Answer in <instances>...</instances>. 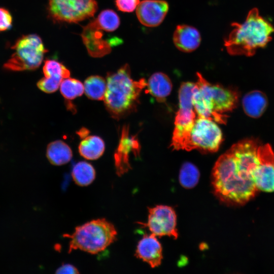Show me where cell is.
Returning <instances> with one entry per match:
<instances>
[{
    "mask_svg": "<svg viewBox=\"0 0 274 274\" xmlns=\"http://www.w3.org/2000/svg\"><path fill=\"white\" fill-rule=\"evenodd\" d=\"M237 170L229 149L220 156L213 169L215 194L227 203H245L255 196L257 190L254 182L245 178Z\"/></svg>",
    "mask_w": 274,
    "mask_h": 274,
    "instance_id": "1",
    "label": "cell"
},
{
    "mask_svg": "<svg viewBox=\"0 0 274 274\" xmlns=\"http://www.w3.org/2000/svg\"><path fill=\"white\" fill-rule=\"evenodd\" d=\"M147 85L144 79L134 81L130 67L124 64L116 72L108 73L104 98L107 110L114 119L119 120L133 112L142 89Z\"/></svg>",
    "mask_w": 274,
    "mask_h": 274,
    "instance_id": "2",
    "label": "cell"
},
{
    "mask_svg": "<svg viewBox=\"0 0 274 274\" xmlns=\"http://www.w3.org/2000/svg\"><path fill=\"white\" fill-rule=\"evenodd\" d=\"M233 29L224 40V45L231 55H253L272 39L273 26L261 16L257 8L249 11L243 23H233Z\"/></svg>",
    "mask_w": 274,
    "mask_h": 274,
    "instance_id": "3",
    "label": "cell"
},
{
    "mask_svg": "<svg viewBox=\"0 0 274 274\" xmlns=\"http://www.w3.org/2000/svg\"><path fill=\"white\" fill-rule=\"evenodd\" d=\"M197 76L192 103L197 116L225 123L226 115L223 114L235 108L238 94L231 89L209 83L199 73Z\"/></svg>",
    "mask_w": 274,
    "mask_h": 274,
    "instance_id": "4",
    "label": "cell"
},
{
    "mask_svg": "<svg viewBox=\"0 0 274 274\" xmlns=\"http://www.w3.org/2000/svg\"><path fill=\"white\" fill-rule=\"evenodd\" d=\"M117 232L114 225L105 219H98L76 227L69 238L68 252L80 250L92 254H97L116 240Z\"/></svg>",
    "mask_w": 274,
    "mask_h": 274,
    "instance_id": "5",
    "label": "cell"
},
{
    "mask_svg": "<svg viewBox=\"0 0 274 274\" xmlns=\"http://www.w3.org/2000/svg\"><path fill=\"white\" fill-rule=\"evenodd\" d=\"M196 83H183L179 91V108L175 120L172 145L175 150L189 151L191 130L197 117L192 103Z\"/></svg>",
    "mask_w": 274,
    "mask_h": 274,
    "instance_id": "6",
    "label": "cell"
},
{
    "mask_svg": "<svg viewBox=\"0 0 274 274\" xmlns=\"http://www.w3.org/2000/svg\"><path fill=\"white\" fill-rule=\"evenodd\" d=\"M12 49L14 52L4 64V67L12 71H23L37 68L47 51L41 39L36 35H28L17 40Z\"/></svg>",
    "mask_w": 274,
    "mask_h": 274,
    "instance_id": "7",
    "label": "cell"
},
{
    "mask_svg": "<svg viewBox=\"0 0 274 274\" xmlns=\"http://www.w3.org/2000/svg\"><path fill=\"white\" fill-rule=\"evenodd\" d=\"M97 9L95 0H49V11L59 21L78 22L92 17Z\"/></svg>",
    "mask_w": 274,
    "mask_h": 274,
    "instance_id": "8",
    "label": "cell"
},
{
    "mask_svg": "<svg viewBox=\"0 0 274 274\" xmlns=\"http://www.w3.org/2000/svg\"><path fill=\"white\" fill-rule=\"evenodd\" d=\"M222 141V131L214 121L197 116L190 134L189 151L198 149L215 152L219 149Z\"/></svg>",
    "mask_w": 274,
    "mask_h": 274,
    "instance_id": "9",
    "label": "cell"
},
{
    "mask_svg": "<svg viewBox=\"0 0 274 274\" xmlns=\"http://www.w3.org/2000/svg\"><path fill=\"white\" fill-rule=\"evenodd\" d=\"M176 223V215L171 207L161 205L149 209L148 220L146 225L155 236L167 235L177 238L178 235Z\"/></svg>",
    "mask_w": 274,
    "mask_h": 274,
    "instance_id": "10",
    "label": "cell"
},
{
    "mask_svg": "<svg viewBox=\"0 0 274 274\" xmlns=\"http://www.w3.org/2000/svg\"><path fill=\"white\" fill-rule=\"evenodd\" d=\"M258 165L253 174V180L257 190L274 192V153L267 144L259 146Z\"/></svg>",
    "mask_w": 274,
    "mask_h": 274,
    "instance_id": "11",
    "label": "cell"
},
{
    "mask_svg": "<svg viewBox=\"0 0 274 274\" xmlns=\"http://www.w3.org/2000/svg\"><path fill=\"white\" fill-rule=\"evenodd\" d=\"M139 21L148 27L159 25L164 19L168 10L167 3L163 0H144L136 8Z\"/></svg>",
    "mask_w": 274,
    "mask_h": 274,
    "instance_id": "12",
    "label": "cell"
},
{
    "mask_svg": "<svg viewBox=\"0 0 274 274\" xmlns=\"http://www.w3.org/2000/svg\"><path fill=\"white\" fill-rule=\"evenodd\" d=\"M139 144L134 136L129 135V127H123L121 139L114 154L115 165L117 174L121 176L131 168L129 163V154L133 152L135 154H139Z\"/></svg>",
    "mask_w": 274,
    "mask_h": 274,
    "instance_id": "13",
    "label": "cell"
},
{
    "mask_svg": "<svg viewBox=\"0 0 274 274\" xmlns=\"http://www.w3.org/2000/svg\"><path fill=\"white\" fill-rule=\"evenodd\" d=\"M104 30L93 20L84 28L82 37L90 55L95 57H101L111 51L110 42L102 39Z\"/></svg>",
    "mask_w": 274,
    "mask_h": 274,
    "instance_id": "14",
    "label": "cell"
},
{
    "mask_svg": "<svg viewBox=\"0 0 274 274\" xmlns=\"http://www.w3.org/2000/svg\"><path fill=\"white\" fill-rule=\"evenodd\" d=\"M135 255L155 268L159 266L162 259V247L153 234L144 236L139 242Z\"/></svg>",
    "mask_w": 274,
    "mask_h": 274,
    "instance_id": "15",
    "label": "cell"
},
{
    "mask_svg": "<svg viewBox=\"0 0 274 274\" xmlns=\"http://www.w3.org/2000/svg\"><path fill=\"white\" fill-rule=\"evenodd\" d=\"M173 41L176 47L180 51L190 52L198 48L200 35L197 29L187 25H179L176 27Z\"/></svg>",
    "mask_w": 274,
    "mask_h": 274,
    "instance_id": "16",
    "label": "cell"
},
{
    "mask_svg": "<svg viewBox=\"0 0 274 274\" xmlns=\"http://www.w3.org/2000/svg\"><path fill=\"white\" fill-rule=\"evenodd\" d=\"M268 105L266 95L259 90H253L246 93L242 99L244 112L248 116L258 118L261 116Z\"/></svg>",
    "mask_w": 274,
    "mask_h": 274,
    "instance_id": "17",
    "label": "cell"
},
{
    "mask_svg": "<svg viewBox=\"0 0 274 274\" xmlns=\"http://www.w3.org/2000/svg\"><path fill=\"white\" fill-rule=\"evenodd\" d=\"M149 92L159 102H163L172 90V83L165 74L157 72L149 79L147 85Z\"/></svg>",
    "mask_w": 274,
    "mask_h": 274,
    "instance_id": "18",
    "label": "cell"
},
{
    "mask_svg": "<svg viewBox=\"0 0 274 274\" xmlns=\"http://www.w3.org/2000/svg\"><path fill=\"white\" fill-rule=\"evenodd\" d=\"M72 156L71 148L62 141H54L47 146L46 156L52 164H65L71 160Z\"/></svg>",
    "mask_w": 274,
    "mask_h": 274,
    "instance_id": "19",
    "label": "cell"
},
{
    "mask_svg": "<svg viewBox=\"0 0 274 274\" xmlns=\"http://www.w3.org/2000/svg\"><path fill=\"white\" fill-rule=\"evenodd\" d=\"M78 149L83 157L88 160H96L103 154L105 144L99 136L88 135L80 142Z\"/></svg>",
    "mask_w": 274,
    "mask_h": 274,
    "instance_id": "20",
    "label": "cell"
},
{
    "mask_svg": "<svg viewBox=\"0 0 274 274\" xmlns=\"http://www.w3.org/2000/svg\"><path fill=\"white\" fill-rule=\"evenodd\" d=\"M106 88L107 81L99 76H91L84 82V92L86 95L91 99L104 100Z\"/></svg>",
    "mask_w": 274,
    "mask_h": 274,
    "instance_id": "21",
    "label": "cell"
},
{
    "mask_svg": "<svg viewBox=\"0 0 274 274\" xmlns=\"http://www.w3.org/2000/svg\"><path fill=\"white\" fill-rule=\"evenodd\" d=\"M72 176L77 185L85 186L93 181L95 177V171L91 164L86 161H80L74 166Z\"/></svg>",
    "mask_w": 274,
    "mask_h": 274,
    "instance_id": "22",
    "label": "cell"
},
{
    "mask_svg": "<svg viewBox=\"0 0 274 274\" xmlns=\"http://www.w3.org/2000/svg\"><path fill=\"white\" fill-rule=\"evenodd\" d=\"M199 172L192 163L186 162L182 165L179 174V182L184 188L190 189L198 183Z\"/></svg>",
    "mask_w": 274,
    "mask_h": 274,
    "instance_id": "23",
    "label": "cell"
},
{
    "mask_svg": "<svg viewBox=\"0 0 274 274\" xmlns=\"http://www.w3.org/2000/svg\"><path fill=\"white\" fill-rule=\"evenodd\" d=\"M59 87L61 94L67 100L81 96L84 91V85L81 81L70 77L63 79Z\"/></svg>",
    "mask_w": 274,
    "mask_h": 274,
    "instance_id": "24",
    "label": "cell"
},
{
    "mask_svg": "<svg viewBox=\"0 0 274 274\" xmlns=\"http://www.w3.org/2000/svg\"><path fill=\"white\" fill-rule=\"evenodd\" d=\"M94 21L101 29L109 32L115 30L120 24L119 16L112 10L102 11Z\"/></svg>",
    "mask_w": 274,
    "mask_h": 274,
    "instance_id": "25",
    "label": "cell"
},
{
    "mask_svg": "<svg viewBox=\"0 0 274 274\" xmlns=\"http://www.w3.org/2000/svg\"><path fill=\"white\" fill-rule=\"evenodd\" d=\"M43 71L45 77H54L63 80L70 77V71L58 61L48 59L45 61Z\"/></svg>",
    "mask_w": 274,
    "mask_h": 274,
    "instance_id": "26",
    "label": "cell"
},
{
    "mask_svg": "<svg viewBox=\"0 0 274 274\" xmlns=\"http://www.w3.org/2000/svg\"><path fill=\"white\" fill-rule=\"evenodd\" d=\"M62 79L54 77H44L37 83L38 87L42 91L51 93L55 92L59 87Z\"/></svg>",
    "mask_w": 274,
    "mask_h": 274,
    "instance_id": "27",
    "label": "cell"
},
{
    "mask_svg": "<svg viewBox=\"0 0 274 274\" xmlns=\"http://www.w3.org/2000/svg\"><path fill=\"white\" fill-rule=\"evenodd\" d=\"M140 3V0H116V5L119 10L125 12L133 11Z\"/></svg>",
    "mask_w": 274,
    "mask_h": 274,
    "instance_id": "28",
    "label": "cell"
},
{
    "mask_svg": "<svg viewBox=\"0 0 274 274\" xmlns=\"http://www.w3.org/2000/svg\"><path fill=\"white\" fill-rule=\"evenodd\" d=\"M12 18L7 10L0 8V31L8 29L11 25Z\"/></svg>",
    "mask_w": 274,
    "mask_h": 274,
    "instance_id": "29",
    "label": "cell"
},
{
    "mask_svg": "<svg viewBox=\"0 0 274 274\" xmlns=\"http://www.w3.org/2000/svg\"><path fill=\"white\" fill-rule=\"evenodd\" d=\"M57 274H77L79 272L77 268L70 264H64L60 266L55 272Z\"/></svg>",
    "mask_w": 274,
    "mask_h": 274,
    "instance_id": "30",
    "label": "cell"
},
{
    "mask_svg": "<svg viewBox=\"0 0 274 274\" xmlns=\"http://www.w3.org/2000/svg\"><path fill=\"white\" fill-rule=\"evenodd\" d=\"M89 132V131L86 128H82L77 132V133L81 138L84 139L88 136Z\"/></svg>",
    "mask_w": 274,
    "mask_h": 274,
    "instance_id": "31",
    "label": "cell"
}]
</instances>
